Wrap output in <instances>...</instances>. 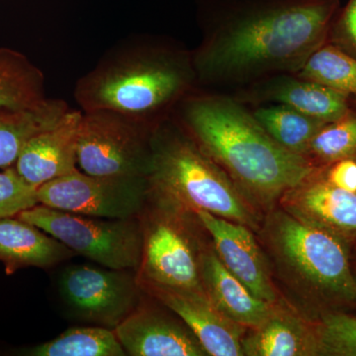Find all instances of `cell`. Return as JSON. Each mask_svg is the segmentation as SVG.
<instances>
[{
  "label": "cell",
  "mask_w": 356,
  "mask_h": 356,
  "mask_svg": "<svg viewBox=\"0 0 356 356\" xmlns=\"http://www.w3.org/2000/svg\"><path fill=\"white\" fill-rule=\"evenodd\" d=\"M305 156L320 168L341 159H356V111L325 124L311 140Z\"/></svg>",
  "instance_id": "d4e9b609"
},
{
  "label": "cell",
  "mask_w": 356,
  "mask_h": 356,
  "mask_svg": "<svg viewBox=\"0 0 356 356\" xmlns=\"http://www.w3.org/2000/svg\"><path fill=\"white\" fill-rule=\"evenodd\" d=\"M147 180L149 199L156 205L192 215L204 211L259 228V215L233 180L168 119L154 129Z\"/></svg>",
  "instance_id": "277c9868"
},
{
  "label": "cell",
  "mask_w": 356,
  "mask_h": 356,
  "mask_svg": "<svg viewBox=\"0 0 356 356\" xmlns=\"http://www.w3.org/2000/svg\"><path fill=\"white\" fill-rule=\"evenodd\" d=\"M76 254L117 270H138L142 257L140 220L86 216L37 204L17 215Z\"/></svg>",
  "instance_id": "8992f818"
},
{
  "label": "cell",
  "mask_w": 356,
  "mask_h": 356,
  "mask_svg": "<svg viewBox=\"0 0 356 356\" xmlns=\"http://www.w3.org/2000/svg\"><path fill=\"white\" fill-rule=\"evenodd\" d=\"M339 0H273L234 14L192 55L196 77L241 81L296 74L327 43Z\"/></svg>",
  "instance_id": "6da1fadb"
},
{
  "label": "cell",
  "mask_w": 356,
  "mask_h": 356,
  "mask_svg": "<svg viewBox=\"0 0 356 356\" xmlns=\"http://www.w3.org/2000/svg\"><path fill=\"white\" fill-rule=\"evenodd\" d=\"M46 98L43 72L20 51L0 49V108H28Z\"/></svg>",
  "instance_id": "44dd1931"
},
{
  "label": "cell",
  "mask_w": 356,
  "mask_h": 356,
  "mask_svg": "<svg viewBox=\"0 0 356 356\" xmlns=\"http://www.w3.org/2000/svg\"><path fill=\"white\" fill-rule=\"evenodd\" d=\"M254 115L277 144L303 156L314 136L327 124L282 104L261 107Z\"/></svg>",
  "instance_id": "603a6c76"
},
{
  "label": "cell",
  "mask_w": 356,
  "mask_h": 356,
  "mask_svg": "<svg viewBox=\"0 0 356 356\" xmlns=\"http://www.w3.org/2000/svg\"><path fill=\"white\" fill-rule=\"evenodd\" d=\"M242 344L248 356L318 355L314 323L278 302L259 327L247 330Z\"/></svg>",
  "instance_id": "e0dca14e"
},
{
  "label": "cell",
  "mask_w": 356,
  "mask_h": 356,
  "mask_svg": "<svg viewBox=\"0 0 356 356\" xmlns=\"http://www.w3.org/2000/svg\"><path fill=\"white\" fill-rule=\"evenodd\" d=\"M139 291L127 270L72 266L60 280L63 299L79 317L113 330L139 305Z\"/></svg>",
  "instance_id": "30bf717a"
},
{
  "label": "cell",
  "mask_w": 356,
  "mask_h": 356,
  "mask_svg": "<svg viewBox=\"0 0 356 356\" xmlns=\"http://www.w3.org/2000/svg\"><path fill=\"white\" fill-rule=\"evenodd\" d=\"M187 325L211 356H242L247 329L229 320L210 301L204 290L180 289L138 283Z\"/></svg>",
  "instance_id": "8fae6325"
},
{
  "label": "cell",
  "mask_w": 356,
  "mask_h": 356,
  "mask_svg": "<svg viewBox=\"0 0 356 356\" xmlns=\"http://www.w3.org/2000/svg\"><path fill=\"white\" fill-rule=\"evenodd\" d=\"M30 356L127 355L114 330L105 327H72L60 336L25 351Z\"/></svg>",
  "instance_id": "7402d4cb"
},
{
  "label": "cell",
  "mask_w": 356,
  "mask_h": 356,
  "mask_svg": "<svg viewBox=\"0 0 356 356\" xmlns=\"http://www.w3.org/2000/svg\"><path fill=\"white\" fill-rule=\"evenodd\" d=\"M76 254L57 238L20 218L0 219V261L8 273L22 267H51Z\"/></svg>",
  "instance_id": "d6986e66"
},
{
  "label": "cell",
  "mask_w": 356,
  "mask_h": 356,
  "mask_svg": "<svg viewBox=\"0 0 356 356\" xmlns=\"http://www.w3.org/2000/svg\"><path fill=\"white\" fill-rule=\"evenodd\" d=\"M83 112L70 109L55 127L28 140L14 168L32 186L79 170L77 143Z\"/></svg>",
  "instance_id": "9a60e30c"
},
{
  "label": "cell",
  "mask_w": 356,
  "mask_h": 356,
  "mask_svg": "<svg viewBox=\"0 0 356 356\" xmlns=\"http://www.w3.org/2000/svg\"><path fill=\"white\" fill-rule=\"evenodd\" d=\"M280 202L300 221L331 232L346 242L356 240V193L330 184L321 168L287 191Z\"/></svg>",
  "instance_id": "4fadbf2b"
},
{
  "label": "cell",
  "mask_w": 356,
  "mask_h": 356,
  "mask_svg": "<svg viewBox=\"0 0 356 356\" xmlns=\"http://www.w3.org/2000/svg\"><path fill=\"white\" fill-rule=\"evenodd\" d=\"M270 210L261 228L262 241L293 294L313 308L356 305L348 242L282 208Z\"/></svg>",
  "instance_id": "5b68a950"
},
{
  "label": "cell",
  "mask_w": 356,
  "mask_h": 356,
  "mask_svg": "<svg viewBox=\"0 0 356 356\" xmlns=\"http://www.w3.org/2000/svg\"><path fill=\"white\" fill-rule=\"evenodd\" d=\"M329 166L324 172L327 181L343 191L356 193V159H341Z\"/></svg>",
  "instance_id": "f1b7e54d"
},
{
  "label": "cell",
  "mask_w": 356,
  "mask_h": 356,
  "mask_svg": "<svg viewBox=\"0 0 356 356\" xmlns=\"http://www.w3.org/2000/svg\"><path fill=\"white\" fill-rule=\"evenodd\" d=\"M197 79L192 56L149 39L121 42L76 81L81 111L113 110L158 125Z\"/></svg>",
  "instance_id": "3957f363"
},
{
  "label": "cell",
  "mask_w": 356,
  "mask_h": 356,
  "mask_svg": "<svg viewBox=\"0 0 356 356\" xmlns=\"http://www.w3.org/2000/svg\"><path fill=\"white\" fill-rule=\"evenodd\" d=\"M318 355L356 356V317L325 312L314 323Z\"/></svg>",
  "instance_id": "484cf974"
},
{
  "label": "cell",
  "mask_w": 356,
  "mask_h": 356,
  "mask_svg": "<svg viewBox=\"0 0 356 356\" xmlns=\"http://www.w3.org/2000/svg\"><path fill=\"white\" fill-rule=\"evenodd\" d=\"M158 125L113 110L83 112L77 143L79 170L95 177H147Z\"/></svg>",
  "instance_id": "52a82bcc"
},
{
  "label": "cell",
  "mask_w": 356,
  "mask_h": 356,
  "mask_svg": "<svg viewBox=\"0 0 356 356\" xmlns=\"http://www.w3.org/2000/svg\"><path fill=\"white\" fill-rule=\"evenodd\" d=\"M154 204L140 213L142 257L136 273L138 283L180 289L204 290L199 269L200 248L196 245L187 218Z\"/></svg>",
  "instance_id": "ba28073f"
},
{
  "label": "cell",
  "mask_w": 356,
  "mask_h": 356,
  "mask_svg": "<svg viewBox=\"0 0 356 356\" xmlns=\"http://www.w3.org/2000/svg\"><path fill=\"white\" fill-rule=\"evenodd\" d=\"M70 109L65 100L48 97L28 108H0V168L15 165L28 140L55 127Z\"/></svg>",
  "instance_id": "ffe728a7"
},
{
  "label": "cell",
  "mask_w": 356,
  "mask_h": 356,
  "mask_svg": "<svg viewBox=\"0 0 356 356\" xmlns=\"http://www.w3.org/2000/svg\"><path fill=\"white\" fill-rule=\"evenodd\" d=\"M350 95L301 79L280 74L257 88L255 98L286 105L312 118L331 123L350 111Z\"/></svg>",
  "instance_id": "ac0fdd59"
},
{
  "label": "cell",
  "mask_w": 356,
  "mask_h": 356,
  "mask_svg": "<svg viewBox=\"0 0 356 356\" xmlns=\"http://www.w3.org/2000/svg\"><path fill=\"white\" fill-rule=\"evenodd\" d=\"M327 43L356 58V0H348L332 21Z\"/></svg>",
  "instance_id": "83f0119b"
},
{
  "label": "cell",
  "mask_w": 356,
  "mask_h": 356,
  "mask_svg": "<svg viewBox=\"0 0 356 356\" xmlns=\"http://www.w3.org/2000/svg\"><path fill=\"white\" fill-rule=\"evenodd\" d=\"M199 269L201 283L208 298L232 322L247 330L254 329L270 313L273 304L255 296L229 273L215 250H201Z\"/></svg>",
  "instance_id": "2e32d148"
},
{
  "label": "cell",
  "mask_w": 356,
  "mask_h": 356,
  "mask_svg": "<svg viewBox=\"0 0 356 356\" xmlns=\"http://www.w3.org/2000/svg\"><path fill=\"white\" fill-rule=\"evenodd\" d=\"M39 204L102 219L139 217L147 201V177H95L81 170L37 188Z\"/></svg>",
  "instance_id": "9c48e42d"
},
{
  "label": "cell",
  "mask_w": 356,
  "mask_h": 356,
  "mask_svg": "<svg viewBox=\"0 0 356 356\" xmlns=\"http://www.w3.org/2000/svg\"><path fill=\"white\" fill-rule=\"evenodd\" d=\"M178 105L181 127L252 206L273 209L287 191L320 168L281 147L254 113L234 100L186 96Z\"/></svg>",
  "instance_id": "7a4b0ae2"
},
{
  "label": "cell",
  "mask_w": 356,
  "mask_h": 356,
  "mask_svg": "<svg viewBox=\"0 0 356 356\" xmlns=\"http://www.w3.org/2000/svg\"><path fill=\"white\" fill-rule=\"evenodd\" d=\"M114 331L127 355H208L186 325L140 303Z\"/></svg>",
  "instance_id": "5bb4252c"
},
{
  "label": "cell",
  "mask_w": 356,
  "mask_h": 356,
  "mask_svg": "<svg viewBox=\"0 0 356 356\" xmlns=\"http://www.w3.org/2000/svg\"><path fill=\"white\" fill-rule=\"evenodd\" d=\"M196 219L209 233L222 264L255 296L269 304L278 302L266 259L252 231L245 225L199 211Z\"/></svg>",
  "instance_id": "7c38bea8"
},
{
  "label": "cell",
  "mask_w": 356,
  "mask_h": 356,
  "mask_svg": "<svg viewBox=\"0 0 356 356\" xmlns=\"http://www.w3.org/2000/svg\"><path fill=\"white\" fill-rule=\"evenodd\" d=\"M295 76L356 95V58L327 42L312 54Z\"/></svg>",
  "instance_id": "cb8c5ba5"
},
{
  "label": "cell",
  "mask_w": 356,
  "mask_h": 356,
  "mask_svg": "<svg viewBox=\"0 0 356 356\" xmlns=\"http://www.w3.org/2000/svg\"><path fill=\"white\" fill-rule=\"evenodd\" d=\"M39 204L37 188L20 177L15 168L0 172V219L17 216Z\"/></svg>",
  "instance_id": "4316f807"
}]
</instances>
